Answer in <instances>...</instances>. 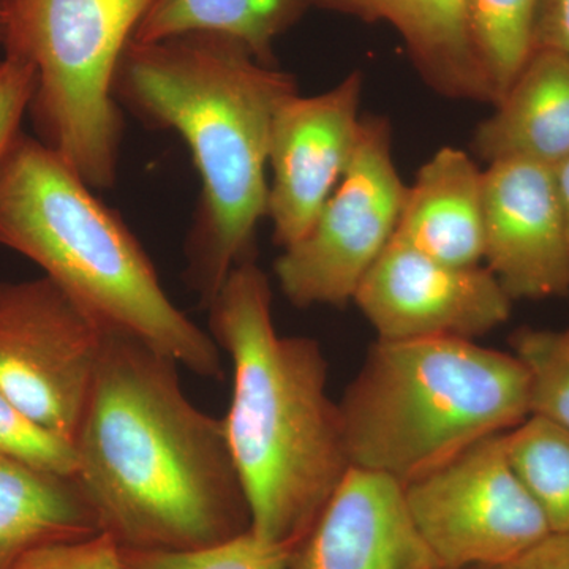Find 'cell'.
I'll return each instance as SVG.
<instances>
[{"label": "cell", "instance_id": "obj_11", "mask_svg": "<svg viewBox=\"0 0 569 569\" xmlns=\"http://www.w3.org/2000/svg\"><path fill=\"white\" fill-rule=\"evenodd\" d=\"M362 74H348L331 91L288 99L277 111L269 141L272 181L268 213L277 246L301 241L353 160Z\"/></svg>", "mask_w": 569, "mask_h": 569}, {"label": "cell", "instance_id": "obj_29", "mask_svg": "<svg viewBox=\"0 0 569 569\" xmlns=\"http://www.w3.org/2000/svg\"><path fill=\"white\" fill-rule=\"evenodd\" d=\"M3 39H6V20H3L2 10H0V44L3 43Z\"/></svg>", "mask_w": 569, "mask_h": 569}, {"label": "cell", "instance_id": "obj_27", "mask_svg": "<svg viewBox=\"0 0 569 569\" xmlns=\"http://www.w3.org/2000/svg\"><path fill=\"white\" fill-rule=\"evenodd\" d=\"M511 569H569V535H549Z\"/></svg>", "mask_w": 569, "mask_h": 569}, {"label": "cell", "instance_id": "obj_2", "mask_svg": "<svg viewBox=\"0 0 569 569\" xmlns=\"http://www.w3.org/2000/svg\"><path fill=\"white\" fill-rule=\"evenodd\" d=\"M296 93L290 73L220 33L130 40L123 51L116 100L149 126L179 133L200 174L186 279L206 309L236 266L254 258L258 224L268 213L272 122Z\"/></svg>", "mask_w": 569, "mask_h": 569}, {"label": "cell", "instance_id": "obj_9", "mask_svg": "<svg viewBox=\"0 0 569 569\" xmlns=\"http://www.w3.org/2000/svg\"><path fill=\"white\" fill-rule=\"evenodd\" d=\"M104 329L47 276L0 282V392L71 447Z\"/></svg>", "mask_w": 569, "mask_h": 569}, {"label": "cell", "instance_id": "obj_12", "mask_svg": "<svg viewBox=\"0 0 569 569\" xmlns=\"http://www.w3.org/2000/svg\"><path fill=\"white\" fill-rule=\"evenodd\" d=\"M486 268L512 301L569 295V239L553 168L500 160L482 171Z\"/></svg>", "mask_w": 569, "mask_h": 569}, {"label": "cell", "instance_id": "obj_14", "mask_svg": "<svg viewBox=\"0 0 569 569\" xmlns=\"http://www.w3.org/2000/svg\"><path fill=\"white\" fill-rule=\"evenodd\" d=\"M367 22H388L422 80L452 100L496 103L479 59L470 0H313Z\"/></svg>", "mask_w": 569, "mask_h": 569}, {"label": "cell", "instance_id": "obj_17", "mask_svg": "<svg viewBox=\"0 0 569 569\" xmlns=\"http://www.w3.org/2000/svg\"><path fill=\"white\" fill-rule=\"evenodd\" d=\"M96 512L77 478L0 451V569L28 553L99 533Z\"/></svg>", "mask_w": 569, "mask_h": 569}, {"label": "cell", "instance_id": "obj_1", "mask_svg": "<svg viewBox=\"0 0 569 569\" xmlns=\"http://www.w3.org/2000/svg\"><path fill=\"white\" fill-rule=\"evenodd\" d=\"M77 478L121 549L208 548L252 530L223 418L183 395L179 362L104 329L73 441Z\"/></svg>", "mask_w": 569, "mask_h": 569}, {"label": "cell", "instance_id": "obj_28", "mask_svg": "<svg viewBox=\"0 0 569 569\" xmlns=\"http://www.w3.org/2000/svg\"><path fill=\"white\" fill-rule=\"evenodd\" d=\"M553 176H556L557 192H559L561 209H563L569 239V157L553 168Z\"/></svg>", "mask_w": 569, "mask_h": 569}, {"label": "cell", "instance_id": "obj_13", "mask_svg": "<svg viewBox=\"0 0 569 569\" xmlns=\"http://www.w3.org/2000/svg\"><path fill=\"white\" fill-rule=\"evenodd\" d=\"M290 569H443L415 526L403 485L350 467Z\"/></svg>", "mask_w": 569, "mask_h": 569}, {"label": "cell", "instance_id": "obj_18", "mask_svg": "<svg viewBox=\"0 0 569 569\" xmlns=\"http://www.w3.org/2000/svg\"><path fill=\"white\" fill-rule=\"evenodd\" d=\"M313 0H156L134 29L132 40L152 43L190 32L231 37L258 61L276 66L274 41Z\"/></svg>", "mask_w": 569, "mask_h": 569}, {"label": "cell", "instance_id": "obj_23", "mask_svg": "<svg viewBox=\"0 0 569 569\" xmlns=\"http://www.w3.org/2000/svg\"><path fill=\"white\" fill-rule=\"evenodd\" d=\"M0 451L32 466L74 477L77 455L69 441L33 422L0 392Z\"/></svg>", "mask_w": 569, "mask_h": 569}, {"label": "cell", "instance_id": "obj_24", "mask_svg": "<svg viewBox=\"0 0 569 569\" xmlns=\"http://www.w3.org/2000/svg\"><path fill=\"white\" fill-rule=\"evenodd\" d=\"M14 569H126L121 548L111 535L99 531L80 541L44 546L28 553Z\"/></svg>", "mask_w": 569, "mask_h": 569}, {"label": "cell", "instance_id": "obj_15", "mask_svg": "<svg viewBox=\"0 0 569 569\" xmlns=\"http://www.w3.org/2000/svg\"><path fill=\"white\" fill-rule=\"evenodd\" d=\"M419 252L458 268L485 261L482 171L468 153L441 148L407 187L396 234Z\"/></svg>", "mask_w": 569, "mask_h": 569}, {"label": "cell", "instance_id": "obj_20", "mask_svg": "<svg viewBox=\"0 0 569 569\" xmlns=\"http://www.w3.org/2000/svg\"><path fill=\"white\" fill-rule=\"evenodd\" d=\"M539 0H470L471 26L496 103L535 51Z\"/></svg>", "mask_w": 569, "mask_h": 569}, {"label": "cell", "instance_id": "obj_30", "mask_svg": "<svg viewBox=\"0 0 569 569\" xmlns=\"http://www.w3.org/2000/svg\"><path fill=\"white\" fill-rule=\"evenodd\" d=\"M462 569H511V567H471Z\"/></svg>", "mask_w": 569, "mask_h": 569}, {"label": "cell", "instance_id": "obj_5", "mask_svg": "<svg viewBox=\"0 0 569 569\" xmlns=\"http://www.w3.org/2000/svg\"><path fill=\"white\" fill-rule=\"evenodd\" d=\"M351 467L408 485L531 415L515 353L458 337L370 346L339 402Z\"/></svg>", "mask_w": 569, "mask_h": 569}, {"label": "cell", "instance_id": "obj_19", "mask_svg": "<svg viewBox=\"0 0 569 569\" xmlns=\"http://www.w3.org/2000/svg\"><path fill=\"white\" fill-rule=\"evenodd\" d=\"M512 467L541 508L552 533L569 535V430L530 415L505 433Z\"/></svg>", "mask_w": 569, "mask_h": 569}, {"label": "cell", "instance_id": "obj_22", "mask_svg": "<svg viewBox=\"0 0 569 569\" xmlns=\"http://www.w3.org/2000/svg\"><path fill=\"white\" fill-rule=\"evenodd\" d=\"M291 556L293 549L266 541L252 530L208 548L121 549L126 569H290Z\"/></svg>", "mask_w": 569, "mask_h": 569}, {"label": "cell", "instance_id": "obj_10", "mask_svg": "<svg viewBox=\"0 0 569 569\" xmlns=\"http://www.w3.org/2000/svg\"><path fill=\"white\" fill-rule=\"evenodd\" d=\"M353 302L377 339L475 340L507 323L515 301L486 266L441 263L395 236Z\"/></svg>", "mask_w": 569, "mask_h": 569}, {"label": "cell", "instance_id": "obj_6", "mask_svg": "<svg viewBox=\"0 0 569 569\" xmlns=\"http://www.w3.org/2000/svg\"><path fill=\"white\" fill-rule=\"evenodd\" d=\"M156 0H0L6 56L36 71L29 112L39 140L92 190L118 178L122 114L116 71Z\"/></svg>", "mask_w": 569, "mask_h": 569}, {"label": "cell", "instance_id": "obj_25", "mask_svg": "<svg viewBox=\"0 0 569 569\" xmlns=\"http://www.w3.org/2000/svg\"><path fill=\"white\" fill-rule=\"evenodd\" d=\"M36 71L31 63L6 56L0 61V163L21 133V122L31 107Z\"/></svg>", "mask_w": 569, "mask_h": 569}, {"label": "cell", "instance_id": "obj_21", "mask_svg": "<svg viewBox=\"0 0 569 569\" xmlns=\"http://www.w3.org/2000/svg\"><path fill=\"white\" fill-rule=\"evenodd\" d=\"M511 347L529 373L531 415L569 430V326L520 328Z\"/></svg>", "mask_w": 569, "mask_h": 569}, {"label": "cell", "instance_id": "obj_3", "mask_svg": "<svg viewBox=\"0 0 569 569\" xmlns=\"http://www.w3.org/2000/svg\"><path fill=\"white\" fill-rule=\"evenodd\" d=\"M208 310L209 335L233 366L223 422L252 531L295 550L351 467L328 359L316 339L277 332L254 258L236 266Z\"/></svg>", "mask_w": 569, "mask_h": 569}, {"label": "cell", "instance_id": "obj_8", "mask_svg": "<svg viewBox=\"0 0 569 569\" xmlns=\"http://www.w3.org/2000/svg\"><path fill=\"white\" fill-rule=\"evenodd\" d=\"M411 519L443 569L511 567L552 535L512 467L505 433L403 486Z\"/></svg>", "mask_w": 569, "mask_h": 569}, {"label": "cell", "instance_id": "obj_26", "mask_svg": "<svg viewBox=\"0 0 569 569\" xmlns=\"http://www.w3.org/2000/svg\"><path fill=\"white\" fill-rule=\"evenodd\" d=\"M546 48L569 56V0H539L535 50Z\"/></svg>", "mask_w": 569, "mask_h": 569}, {"label": "cell", "instance_id": "obj_16", "mask_svg": "<svg viewBox=\"0 0 569 569\" xmlns=\"http://www.w3.org/2000/svg\"><path fill=\"white\" fill-rule=\"evenodd\" d=\"M475 151L488 163L527 160L556 168L569 157V56L537 48L479 123Z\"/></svg>", "mask_w": 569, "mask_h": 569}, {"label": "cell", "instance_id": "obj_4", "mask_svg": "<svg viewBox=\"0 0 569 569\" xmlns=\"http://www.w3.org/2000/svg\"><path fill=\"white\" fill-rule=\"evenodd\" d=\"M0 246L43 269L104 328L197 376L220 380V347L168 298L122 220L39 138L20 133L0 163Z\"/></svg>", "mask_w": 569, "mask_h": 569}, {"label": "cell", "instance_id": "obj_7", "mask_svg": "<svg viewBox=\"0 0 569 569\" xmlns=\"http://www.w3.org/2000/svg\"><path fill=\"white\" fill-rule=\"evenodd\" d=\"M406 194L392 157L391 126L385 118H362L342 181L309 233L276 260L284 298L301 309L353 302L367 272L395 238Z\"/></svg>", "mask_w": 569, "mask_h": 569}]
</instances>
